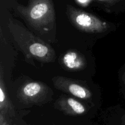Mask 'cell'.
Segmentation results:
<instances>
[{"mask_svg": "<svg viewBox=\"0 0 125 125\" xmlns=\"http://www.w3.org/2000/svg\"><path fill=\"white\" fill-rule=\"evenodd\" d=\"M99 1H101V2H105V3L107 4H114L115 2H118L120 0H98Z\"/></svg>", "mask_w": 125, "mask_h": 125, "instance_id": "cell-10", "label": "cell"}, {"mask_svg": "<svg viewBox=\"0 0 125 125\" xmlns=\"http://www.w3.org/2000/svg\"><path fill=\"white\" fill-rule=\"evenodd\" d=\"M0 112L4 114L10 115H14V109L11 103L10 100L6 92V85L3 79L2 71H1L0 76Z\"/></svg>", "mask_w": 125, "mask_h": 125, "instance_id": "cell-8", "label": "cell"}, {"mask_svg": "<svg viewBox=\"0 0 125 125\" xmlns=\"http://www.w3.org/2000/svg\"><path fill=\"white\" fill-rule=\"evenodd\" d=\"M17 10L37 30L47 31L55 24L56 15L52 0H29L26 6L18 5Z\"/></svg>", "mask_w": 125, "mask_h": 125, "instance_id": "cell-2", "label": "cell"}, {"mask_svg": "<svg viewBox=\"0 0 125 125\" xmlns=\"http://www.w3.org/2000/svg\"><path fill=\"white\" fill-rule=\"evenodd\" d=\"M79 3L81 4H87L89 3L91 0H76Z\"/></svg>", "mask_w": 125, "mask_h": 125, "instance_id": "cell-11", "label": "cell"}, {"mask_svg": "<svg viewBox=\"0 0 125 125\" xmlns=\"http://www.w3.org/2000/svg\"><path fill=\"white\" fill-rule=\"evenodd\" d=\"M123 84H124V85L125 87V71L124 74H123Z\"/></svg>", "mask_w": 125, "mask_h": 125, "instance_id": "cell-13", "label": "cell"}, {"mask_svg": "<svg viewBox=\"0 0 125 125\" xmlns=\"http://www.w3.org/2000/svg\"><path fill=\"white\" fill-rule=\"evenodd\" d=\"M52 80L55 87L61 91L83 100H88L92 98L91 92L87 88L72 79L56 76L52 78Z\"/></svg>", "mask_w": 125, "mask_h": 125, "instance_id": "cell-5", "label": "cell"}, {"mask_svg": "<svg viewBox=\"0 0 125 125\" xmlns=\"http://www.w3.org/2000/svg\"><path fill=\"white\" fill-rule=\"evenodd\" d=\"M63 65L70 70H79L84 68L85 61L83 56L79 52L70 51L64 54L62 58Z\"/></svg>", "mask_w": 125, "mask_h": 125, "instance_id": "cell-7", "label": "cell"}, {"mask_svg": "<svg viewBox=\"0 0 125 125\" xmlns=\"http://www.w3.org/2000/svg\"><path fill=\"white\" fill-rule=\"evenodd\" d=\"M0 125H9L5 117V114L2 112L0 114Z\"/></svg>", "mask_w": 125, "mask_h": 125, "instance_id": "cell-9", "label": "cell"}, {"mask_svg": "<svg viewBox=\"0 0 125 125\" xmlns=\"http://www.w3.org/2000/svg\"><path fill=\"white\" fill-rule=\"evenodd\" d=\"M122 125H125V114L122 117Z\"/></svg>", "mask_w": 125, "mask_h": 125, "instance_id": "cell-12", "label": "cell"}, {"mask_svg": "<svg viewBox=\"0 0 125 125\" xmlns=\"http://www.w3.org/2000/svg\"><path fill=\"white\" fill-rule=\"evenodd\" d=\"M55 107L63 113L70 115H81L86 112L85 106L73 98L61 96L56 101Z\"/></svg>", "mask_w": 125, "mask_h": 125, "instance_id": "cell-6", "label": "cell"}, {"mask_svg": "<svg viewBox=\"0 0 125 125\" xmlns=\"http://www.w3.org/2000/svg\"><path fill=\"white\" fill-rule=\"evenodd\" d=\"M67 14L73 25L85 32H104L109 28L107 22L101 20L92 13L76 8L71 5L67 6Z\"/></svg>", "mask_w": 125, "mask_h": 125, "instance_id": "cell-3", "label": "cell"}, {"mask_svg": "<svg viewBox=\"0 0 125 125\" xmlns=\"http://www.w3.org/2000/svg\"><path fill=\"white\" fill-rule=\"evenodd\" d=\"M7 26L14 41L26 54L44 63L55 61L56 54L52 48L34 35L22 23L9 18Z\"/></svg>", "mask_w": 125, "mask_h": 125, "instance_id": "cell-1", "label": "cell"}, {"mask_svg": "<svg viewBox=\"0 0 125 125\" xmlns=\"http://www.w3.org/2000/svg\"><path fill=\"white\" fill-rule=\"evenodd\" d=\"M50 89L41 82H29L23 84L18 90V98L26 104H39L43 102L50 95Z\"/></svg>", "mask_w": 125, "mask_h": 125, "instance_id": "cell-4", "label": "cell"}]
</instances>
